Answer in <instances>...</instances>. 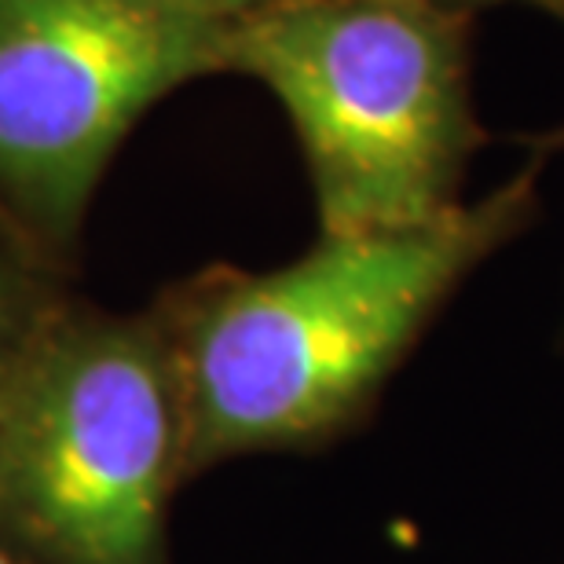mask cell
<instances>
[{
    "label": "cell",
    "instance_id": "cell-8",
    "mask_svg": "<svg viewBox=\"0 0 564 564\" xmlns=\"http://www.w3.org/2000/svg\"><path fill=\"white\" fill-rule=\"evenodd\" d=\"M561 147H564V129L550 132L546 140H539V151H561Z\"/></svg>",
    "mask_w": 564,
    "mask_h": 564
},
{
    "label": "cell",
    "instance_id": "cell-1",
    "mask_svg": "<svg viewBox=\"0 0 564 564\" xmlns=\"http://www.w3.org/2000/svg\"><path fill=\"white\" fill-rule=\"evenodd\" d=\"M535 213L539 162L422 228L319 235L290 264L173 282L151 308L180 378L184 480L359 433L462 282Z\"/></svg>",
    "mask_w": 564,
    "mask_h": 564
},
{
    "label": "cell",
    "instance_id": "cell-9",
    "mask_svg": "<svg viewBox=\"0 0 564 564\" xmlns=\"http://www.w3.org/2000/svg\"><path fill=\"white\" fill-rule=\"evenodd\" d=\"M0 564H22V561H19V557H11L8 550H0Z\"/></svg>",
    "mask_w": 564,
    "mask_h": 564
},
{
    "label": "cell",
    "instance_id": "cell-2",
    "mask_svg": "<svg viewBox=\"0 0 564 564\" xmlns=\"http://www.w3.org/2000/svg\"><path fill=\"white\" fill-rule=\"evenodd\" d=\"M469 26L425 0H290L228 22L224 74L261 82L286 110L319 235L422 228L462 206L488 140Z\"/></svg>",
    "mask_w": 564,
    "mask_h": 564
},
{
    "label": "cell",
    "instance_id": "cell-7",
    "mask_svg": "<svg viewBox=\"0 0 564 564\" xmlns=\"http://www.w3.org/2000/svg\"><path fill=\"white\" fill-rule=\"evenodd\" d=\"M191 8H198L202 15L217 19V22H235L242 15H253V11L275 8V4H290V0H187Z\"/></svg>",
    "mask_w": 564,
    "mask_h": 564
},
{
    "label": "cell",
    "instance_id": "cell-5",
    "mask_svg": "<svg viewBox=\"0 0 564 564\" xmlns=\"http://www.w3.org/2000/svg\"><path fill=\"white\" fill-rule=\"evenodd\" d=\"M70 293L63 268L0 217V392Z\"/></svg>",
    "mask_w": 564,
    "mask_h": 564
},
{
    "label": "cell",
    "instance_id": "cell-3",
    "mask_svg": "<svg viewBox=\"0 0 564 564\" xmlns=\"http://www.w3.org/2000/svg\"><path fill=\"white\" fill-rule=\"evenodd\" d=\"M184 408L154 308L70 293L0 392V550L22 564H173Z\"/></svg>",
    "mask_w": 564,
    "mask_h": 564
},
{
    "label": "cell",
    "instance_id": "cell-6",
    "mask_svg": "<svg viewBox=\"0 0 564 564\" xmlns=\"http://www.w3.org/2000/svg\"><path fill=\"white\" fill-rule=\"evenodd\" d=\"M425 4L444 8V11H458V15H477L480 8H495V4H524V8L543 11V15H550L564 26V0H425Z\"/></svg>",
    "mask_w": 564,
    "mask_h": 564
},
{
    "label": "cell",
    "instance_id": "cell-4",
    "mask_svg": "<svg viewBox=\"0 0 564 564\" xmlns=\"http://www.w3.org/2000/svg\"><path fill=\"white\" fill-rule=\"evenodd\" d=\"M224 30L187 0H0V217L66 272L118 147L224 74Z\"/></svg>",
    "mask_w": 564,
    "mask_h": 564
}]
</instances>
